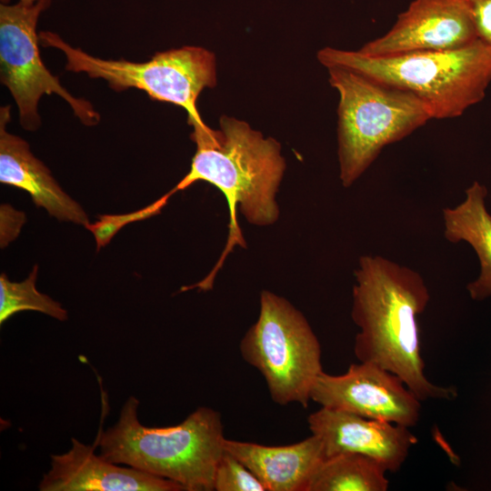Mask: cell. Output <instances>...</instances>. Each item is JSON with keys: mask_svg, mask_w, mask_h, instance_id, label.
<instances>
[{"mask_svg": "<svg viewBox=\"0 0 491 491\" xmlns=\"http://www.w3.org/2000/svg\"><path fill=\"white\" fill-rule=\"evenodd\" d=\"M429 299L418 272L381 256H362L352 290L351 316L359 328L354 353L360 362L396 375L420 401L452 400L455 387L425 375L417 316Z\"/></svg>", "mask_w": 491, "mask_h": 491, "instance_id": "cell-1", "label": "cell"}, {"mask_svg": "<svg viewBox=\"0 0 491 491\" xmlns=\"http://www.w3.org/2000/svg\"><path fill=\"white\" fill-rule=\"evenodd\" d=\"M220 129L205 123L193 124L192 140L196 145L189 172L171 190L185 189L205 181L225 195L229 209V235L223 254L210 274L198 282L203 290L213 286L215 275L235 246H246L237 223V210L251 225L266 226L279 217L276 200L286 169L281 145L264 137L242 120L221 116Z\"/></svg>", "mask_w": 491, "mask_h": 491, "instance_id": "cell-2", "label": "cell"}, {"mask_svg": "<svg viewBox=\"0 0 491 491\" xmlns=\"http://www.w3.org/2000/svg\"><path fill=\"white\" fill-rule=\"evenodd\" d=\"M139 401L129 396L117 422L99 429L96 441L105 460L172 480L185 491H212L225 451L220 414L200 406L180 424L148 427L137 416Z\"/></svg>", "mask_w": 491, "mask_h": 491, "instance_id": "cell-3", "label": "cell"}, {"mask_svg": "<svg viewBox=\"0 0 491 491\" xmlns=\"http://www.w3.org/2000/svg\"><path fill=\"white\" fill-rule=\"evenodd\" d=\"M318 61L343 66L414 94L432 119L455 118L480 103L491 83V48L477 39L448 51L367 56L356 51L324 47Z\"/></svg>", "mask_w": 491, "mask_h": 491, "instance_id": "cell-4", "label": "cell"}, {"mask_svg": "<svg viewBox=\"0 0 491 491\" xmlns=\"http://www.w3.org/2000/svg\"><path fill=\"white\" fill-rule=\"evenodd\" d=\"M327 70L329 83L339 95V178L344 187H350L385 146L406 137L432 117L408 91L346 67Z\"/></svg>", "mask_w": 491, "mask_h": 491, "instance_id": "cell-5", "label": "cell"}, {"mask_svg": "<svg viewBox=\"0 0 491 491\" xmlns=\"http://www.w3.org/2000/svg\"><path fill=\"white\" fill-rule=\"evenodd\" d=\"M244 360L264 376L272 400L306 407L324 372L321 346L305 316L285 297L263 290L259 316L240 342Z\"/></svg>", "mask_w": 491, "mask_h": 491, "instance_id": "cell-6", "label": "cell"}, {"mask_svg": "<svg viewBox=\"0 0 491 491\" xmlns=\"http://www.w3.org/2000/svg\"><path fill=\"white\" fill-rule=\"evenodd\" d=\"M38 36L45 47L57 48L65 54L66 70L103 78L115 91L131 87L140 89L152 99L183 107L187 112L190 125L204 123L196 108V100L205 87L216 85L215 55L209 50L183 46L156 53L149 61L134 63L90 55L49 31H43Z\"/></svg>", "mask_w": 491, "mask_h": 491, "instance_id": "cell-7", "label": "cell"}, {"mask_svg": "<svg viewBox=\"0 0 491 491\" xmlns=\"http://www.w3.org/2000/svg\"><path fill=\"white\" fill-rule=\"evenodd\" d=\"M50 4L51 0H37L32 5H25L22 1L11 5L1 4V82L11 92L25 129L35 130L39 127L41 121L37 105L45 94L60 95L82 123L96 125L100 116L92 105L85 99L74 97L65 89L40 57L36 24L40 14Z\"/></svg>", "mask_w": 491, "mask_h": 491, "instance_id": "cell-8", "label": "cell"}, {"mask_svg": "<svg viewBox=\"0 0 491 491\" xmlns=\"http://www.w3.org/2000/svg\"><path fill=\"white\" fill-rule=\"evenodd\" d=\"M311 400L327 407L406 427L420 417L421 401L396 375L360 362L342 375L323 372L316 380Z\"/></svg>", "mask_w": 491, "mask_h": 491, "instance_id": "cell-9", "label": "cell"}, {"mask_svg": "<svg viewBox=\"0 0 491 491\" xmlns=\"http://www.w3.org/2000/svg\"><path fill=\"white\" fill-rule=\"evenodd\" d=\"M477 39L469 0H413L389 31L357 51L367 56L448 51Z\"/></svg>", "mask_w": 491, "mask_h": 491, "instance_id": "cell-10", "label": "cell"}, {"mask_svg": "<svg viewBox=\"0 0 491 491\" xmlns=\"http://www.w3.org/2000/svg\"><path fill=\"white\" fill-rule=\"evenodd\" d=\"M311 434L324 446L326 457L356 453L381 463L388 472H397L408 456L416 437L409 427L322 407L309 415Z\"/></svg>", "mask_w": 491, "mask_h": 491, "instance_id": "cell-11", "label": "cell"}, {"mask_svg": "<svg viewBox=\"0 0 491 491\" xmlns=\"http://www.w3.org/2000/svg\"><path fill=\"white\" fill-rule=\"evenodd\" d=\"M72 447L51 456V468L40 491H185L179 484L136 468L109 462L95 454L94 445L72 437Z\"/></svg>", "mask_w": 491, "mask_h": 491, "instance_id": "cell-12", "label": "cell"}, {"mask_svg": "<svg viewBox=\"0 0 491 491\" xmlns=\"http://www.w3.org/2000/svg\"><path fill=\"white\" fill-rule=\"evenodd\" d=\"M9 119L10 106L1 107L0 182L26 191L50 215L85 226L89 222L83 208L62 190L49 169L31 153L28 144L6 131Z\"/></svg>", "mask_w": 491, "mask_h": 491, "instance_id": "cell-13", "label": "cell"}, {"mask_svg": "<svg viewBox=\"0 0 491 491\" xmlns=\"http://www.w3.org/2000/svg\"><path fill=\"white\" fill-rule=\"evenodd\" d=\"M224 448L246 466L266 491H306L326 459L321 440L314 436L288 446H264L225 438Z\"/></svg>", "mask_w": 491, "mask_h": 491, "instance_id": "cell-14", "label": "cell"}, {"mask_svg": "<svg viewBox=\"0 0 491 491\" xmlns=\"http://www.w3.org/2000/svg\"><path fill=\"white\" fill-rule=\"evenodd\" d=\"M487 188L475 181L466 190V198L455 207L443 209L444 235L451 243L465 241L477 255L478 277L467 285L471 298L491 296V215L486 206Z\"/></svg>", "mask_w": 491, "mask_h": 491, "instance_id": "cell-15", "label": "cell"}, {"mask_svg": "<svg viewBox=\"0 0 491 491\" xmlns=\"http://www.w3.org/2000/svg\"><path fill=\"white\" fill-rule=\"evenodd\" d=\"M387 469L378 461L356 453L326 457L306 491H386Z\"/></svg>", "mask_w": 491, "mask_h": 491, "instance_id": "cell-16", "label": "cell"}, {"mask_svg": "<svg viewBox=\"0 0 491 491\" xmlns=\"http://www.w3.org/2000/svg\"><path fill=\"white\" fill-rule=\"evenodd\" d=\"M37 266L22 282L10 281L5 274L0 276V324L22 311H37L59 321L67 319V311L60 303L35 287Z\"/></svg>", "mask_w": 491, "mask_h": 491, "instance_id": "cell-17", "label": "cell"}, {"mask_svg": "<svg viewBox=\"0 0 491 491\" xmlns=\"http://www.w3.org/2000/svg\"><path fill=\"white\" fill-rule=\"evenodd\" d=\"M214 490L266 491V488L246 466L225 450L216 466Z\"/></svg>", "mask_w": 491, "mask_h": 491, "instance_id": "cell-18", "label": "cell"}, {"mask_svg": "<svg viewBox=\"0 0 491 491\" xmlns=\"http://www.w3.org/2000/svg\"><path fill=\"white\" fill-rule=\"evenodd\" d=\"M173 194L170 191L153 204L135 212L124 215H100L96 222L93 224L88 223L85 228L94 235L97 247L100 248L107 245L113 236L125 225L144 220L158 214Z\"/></svg>", "mask_w": 491, "mask_h": 491, "instance_id": "cell-19", "label": "cell"}, {"mask_svg": "<svg viewBox=\"0 0 491 491\" xmlns=\"http://www.w3.org/2000/svg\"><path fill=\"white\" fill-rule=\"evenodd\" d=\"M477 38L491 48V0H469Z\"/></svg>", "mask_w": 491, "mask_h": 491, "instance_id": "cell-20", "label": "cell"}, {"mask_svg": "<svg viewBox=\"0 0 491 491\" xmlns=\"http://www.w3.org/2000/svg\"><path fill=\"white\" fill-rule=\"evenodd\" d=\"M20 1H22L25 5H32V4L35 3L37 0H20Z\"/></svg>", "mask_w": 491, "mask_h": 491, "instance_id": "cell-21", "label": "cell"}, {"mask_svg": "<svg viewBox=\"0 0 491 491\" xmlns=\"http://www.w3.org/2000/svg\"><path fill=\"white\" fill-rule=\"evenodd\" d=\"M2 4H7L9 0H1Z\"/></svg>", "mask_w": 491, "mask_h": 491, "instance_id": "cell-22", "label": "cell"}]
</instances>
